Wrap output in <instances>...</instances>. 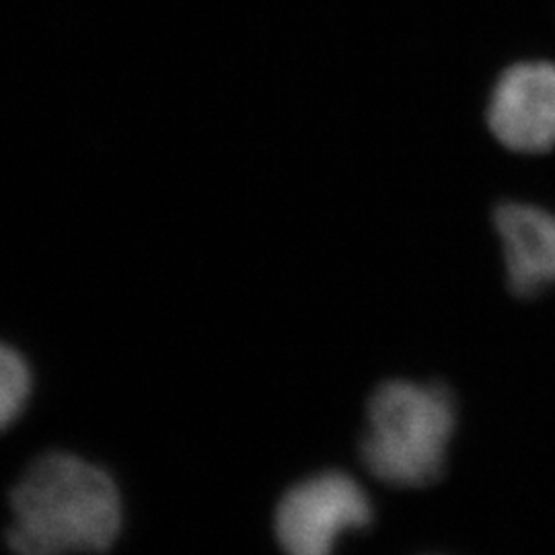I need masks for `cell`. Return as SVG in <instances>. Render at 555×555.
<instances>
[{
  "instance_id": "cell-4",
  "label": "cell",
  "mask_w": 555,
  "mask_h": 555,
  "mask_svg": "<svg viewBox=\"0 0 555 555\" xmlns=\"http://www.w3.org/2000/svg\"><path fill=\"white\" fill-rule=\"evenodd\" d=\"M490 130L516 153L555 146V64L522 62L508 68L488 107Z\"/></svg>"
},
{
  "instance_id": "cell-6",
  "label": "cell",
  "mask_w": 555,
  "mask_h": 555,
  "mask_svg": "<svg viewBox=\"0 0 555 555\" xmlns=\"http://www.w3.org/2000/svg\"><path fill=\"white\" fill-rule=\"evenodd\" d=\"M31 369L20 352L0 341V433L20 420L31 396Z\"/></svg>"
},
{
  "instance_id": "cell-3",
  "label": "cell",
  "mask_w": 555,
  "mask_h": 555,
  "mask_svg": "<svg viewBox=\"0 0 555 555\" xmlns=\"http://www.w3.org/2000/svg\"><path fill=\"white\" fill-rule=\"evenodd\" d=\"M373 518V502L354 477L323 472L282 496L274 531L286 555H334L339 537L366 529Z\"/></svg>"
},
{
  "instance_id": "cell-2",
  "label": "cell",
  "mask_w": 555,
  "mask_h": 555,
  "mask_svg": "<svg viewBox=\"0 0 555 555\" xmlns=\"http://www.w3.org/2000/svg\"><path fill=\"white\" fill-rule=\"evenodd\" d=\"M455 426V397L444 385L385 380L366 405L360 461L387 486H430L444 474Z\"/></svg>"
},
{
  "instance_id": "cell-1",
  "label": "cell",
  "mask_w": 555,
  "mask_h": 555,
  "mask_svg": "<svg viewBox=\"0 0 555 555\" xmlns=\"http://www.w3.org/2000/svg\"><path fill=\"white\" fill-rule=\"evenodd\" d=\"M11 513L15 555L105 554L121 529L114 477L73 453L38 456L11 492Z\"/></svg>"
},
{
  "instance_id": "cell-5",
  "label": "cell",
  "mask_w": 555,
  "mask_h": 555,
  "mask_svg": "<svg viewBox=\"0 0 555 555\" xmlns=\"http://www.w3.org/2000/svg\"><path fill=\"white\" fill-rule=\"evenodd\" d=\"M498 235L504 247L506 280L516 297L533 298L555 284V215L506 202L498 206Z\"/></svg>"
}]
</instances>
